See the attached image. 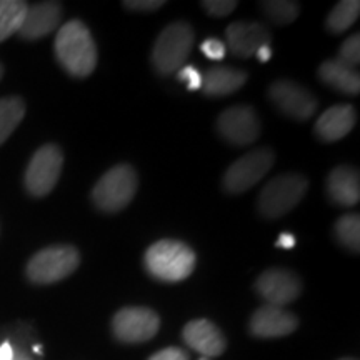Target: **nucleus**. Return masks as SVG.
I'll return each instance as SVG.
<instances>
[{"instance_id":"nucleus-1","label":"nucleus","mask_w":360,"mask_h":360,"mask_svg":"<svg viewBox=\"0 0 360 360\" xmlns=\"http://www.w3.org/2000/svg\"><path fill=\"white\" fill-rule=\"evenodd\" d=\"M56 56L74 77H89L97 65V45L82 20H69L56 37Z\"/></svg>"},{"instance_id":"nucleus-2","label":"nucleus","mask_w":360,"mask_h":360,"mask_svg":"<svg viewBox=\"0 0 360 360\" xmlns=\"http://www.w3.org/2000/svg\"><path fill=\"white\" fill-rule=\"evenodd\" d=\"M143 264L152 277L162 282H180L195 269V252L184 242L164 238L148 247Z\"/></svg>"},{"instance_id":"nucleus-3","label":"nucleus","mask_w":360,"mask_h":360,"mask_svg":"<svg viewBox=\"0 0 360 360\" xmlns=\"http://www.w3.org/2000/svg\"><path fill=\"white\" fill-rule=\"evenodd\" d=\"M193 47V30L187 22H174L162 30L152 51V64L162 75L180 70Z\"/></svg>"},{"instance_id":"nucleus-4","label":"nucleus","mask_w":360,"mask_h":360,"mask_svg":"<svg viewBox=\"0 0 360 360\" xmlns=\"http://www.w3.org/2000/svg\"><path fill=\"white\" fill-rule=\"evenodd\" d=\"M309 180L299 174H283L272 179L260 192L259 212L267 219H278L304 199L307 193Z\"/></svg>"},{"instance_id":"nucleus-5","label":"nucleus","mask_w":360,"mask_h":360,"mask_svg":"<svg viewBox=\"0 0 360 360\" xmlns=\"http://www.w3.org/2000/svg\"><path fill=\"white\" fill-rule=\"evenodd\" d=\"M137 186V174L130 165H115L94 187L92 200L103 212H119L134 199Z\"/></svg>"},{"instance_id":"nucleus-6","label":"nucleus","mask_w":360,"mask_h":360,"mask_svg":"<svg viewBox=\"0 0 360 360\" xmlns=\"http://www.w3.org/2000/svg\"><path fill=\"white\" fill-rule=\"evenodd\" d=\"M80 264L75 247L53 245L37 252L27 265V277L34 283H53L74 274Z\"/></svg>"},{"instance_id":"nucleus-7","label":"nucleus","mask_w":360,"mask_h":360,"mask_svg":"<svg viewBox=\"0 0 360 360\" xmlns=\"http://www.w3.org/2000/svg\"><path fill=\"white\" fill-rule=\"evenodd\" d=\"M276 154L267 147L252 150L233 162L224 175V188L229 193H242L260 182L272 169Z\"/></svg>"},{"instance_id":"nucleus-8","label":"nucleus","mask_w":360,"mask_h":360,"mask_svg":"<svg viewBox=\"0 0 360 360\" xmlns=\"http://www.w3.org/2000/svg\"><path fill=\"white\" fill-rule=\"evenodd\" d=\"M64 155L53 143L40 147L35 152L25 172V187L35 197H44L52 192L60 177Z\"/></svg>"},{"instance_id":"nucleus-9","label":"nucleus","mask_w":360,"mask_h":360,"mask_svg":"<svg viewBox=\"0 0 360 360\" xmlns=\"http://www.w3.org/2000/svg\"><path fill=\"white\" fill-rule=\"evenodd\" d=\"M160 319L147 307H125L114 315L112 330L120 342H147L159 332Z\"/></svg>"},{"instance_id":"nucleus-10","label":"nucleus","mask_w":360,"mask_h":360,"mask_svg":"<svg viewBox=\"0 0 360 360\" xmlns=\"http://www.w3.org/2000/svg\"><path fill=\"white\" fill-rule=\"evenodd\" d=\"M269 97L282 114L295 120H307L317 110V98L292 80H277L270 85Z\"/></svg>"},{"instance_id":"nucleus-11","label":"nucleus","mask_w":360,"mask_h":360,"mask_svg":"<svg viewBox=\"0 0 360 360\" xmlns=\"http://www.w3.org/2000/svg\"><path fill=\"white\" fill-rule=\"evenodd\" d=\"M217 130L227 142L244 147L257 141L260 135V122L250 105H236L219 115Z\"/></svg>"},{"instance_id":"nucleus-12","label":"nucleus","mask_w":360,"mask_h":360,"mask_svg":"<svg viewBox=\"0 0 360 360\" xmlns=\"http://www.w3.org/2000/svg\"><path fill=\"white\" fill-rule=\"evenodd\" d=\"M255 290L264 300H267V305L283 309L300 295L302 282L290 270L269 269L257 278Z\"/></svg>"},{"instance_id":"nucleus-13","label":"nucleus","mask_w":360,"mask_h":360,"mask_svg":"<svg viewBox=\"0 0 360 360\" xmlns=\"http://www.w3.org/2000/svg\"><path fill=\"white\" fill-rule=\"evenodd\" d=\"M227 44L233 56L249 58L255 56L260 47L270 45L272 35L260 22H233L225 30Z\"/></svg>"},{"instance_id":"nucleus-14","label":"nucleus","mask_w":360,"mask_h":360,"mask_svg":"<svg viewBox=\"0 0 360 360\" xmlns=\"http://www.w3.org/2000/svg\"><path fill=\"white\" fill-rule=\"evenodd\" d=\"M299 321L292 312L276 305H264L257 309L250 319V332L260 339H274L292 334Z\"/></svg>"},{"instance_id":"nucleus-15","label":"nucleus","mask_w":360,"mask_h":360,"mask_svg":"<svg viewBox=\"0 0 360 360\" xmlns=\"http://www.w3.org/2000/svg\"><path fill=\"white\" fill-rule=\"evenodd\" d=\"M184 340L188 347L204 355V357H217L225 350V337L220 328L207 319H197L188 322L182 332Z\"/></svg>"},{"instance_id":"nucleus-16","label":"nucleus","mask_w":360,"mask_h":360,"mask_svg":"<svg viewBox=\"0 0 360 360\" xmlns=\"http://www.w3.org/2000/svg\"><path fill=\"white\" fill-rule=\"evenodd\" d=\"M62 19V7L57 2H44L29 7L19 32L27 40H37L57 30Z\"/></svg>"},{"instance_id":"nucleus-17","label":"nucleus","mask_w":360,"mask_h":360,"mask_svg":"<svg viewBox=\"0 0 360 360\" xmlns=\"http://www.w3.org/2000/svg\"><path fill=\"white\" fill-rule=\"evenodd\" d=\"M357 122V112L349 103L327 109L315 122V134L323 142H335L350 134Z\"/></svg>"},{"instance_id":"nucleus-18","label":"nucleus","mask_w":360,"mask_h":360,"mask_svg":"<svg viewBox=\"0 0 360 360\" xmlns=\"http://www.w3.org/2000/svg\"><path fill=\"white\" fill-rule=\"evenodd\" d=\"M327 195L340 207H352L360 200L359 170L347 165L335 167L327 177Z\"/></svg>"},{"instance_id":"nucleus-19","label":"nucleus","mask_w":360,"mask_h":360,"mask_svg":"<svg viewBox=\"0 0 360 360\" xmlns=\"http://www.w3.org/2000/svg\"><path fill=\"white\" fill-rule=\"evenodd\" d=\"M247 82L244 70L232 69V67H214L202 75V90L205 96L222 97L237 92Z\"/></svg>"},{"instance_id":"nucleus-20","label":"nucleus","mask_w":360,"mask_h":360,"mask_svg":"<svg viewBox=\"0 0 360 360\" xmlns=\"http://www.w3.org/2000/svg\"><path fill=\"white\" fill-rule=\"evenodd\" d=\"M319 77L323 84L330 85L339 92L357 96L360 92V75L352 67L342 64L337 58L326 60L319 69Z\"/></svg>"},{"instance_id":"nucleus-21","label":"nucleus","mask_w":360,"mask_h":360,"mask_svg":"<svg viewBox=\"0 0 360 360\" xmlns=\"http://www.w3.org/2000/svg\"><path fill=\"white\" fill-rule=\"evenodd\" d=\"M27 8L20 0H0V42L19 32Z\"/></svg>"},{"instance_id":"nucleus-22","label":"nucleus","mask_w":360,"mask_h":360,"mask_svg":"<svg viewBox=\"0 0 360 360\" xmlns=\"http://www.w3.org/2000/svg\"><path fill=\"white\" fill-rule=\"evenodd\" d=\"M25 115V103L19 97L0 98V146L11 137Z\"/></svg>"},{"instance_id":"nucleus-23","label":"nucleus","mask_w":360,"mask_h":360,"mask_svg":"<svg viewBox=\"0 0 360 360\" xmlns=\"http://www.w3.org/2000/svg\"><path fill=\"white\" fill-rule=\"evenodd\" d=\"M360 2L357 0H342L332 8L327 17V29L332 34H342L349 30L359 19Z\"/></svg>"},{"instance_id":"nucleus-24","label":"nucleus","mask_w":360,"mask_h":360,"mask_svg":"<svg viewBox=\"0 0 360 360\" xmlns=\"http://www.w3.org/2000/svg\"><path fill=\"white\" fill-rule=\"evenodd\" d=\"M335 237L342 245L357 254L360 250V215L349 214L337 220Z\"/></svg>"},{"instance_id":"nucleus-25","label":"nucleus","mask_w":360,"mask_h":360,"mask_svg":"<svg viewBox=\"0 0 360 360\" xmlns=\"http://www.w3.org/2000/svg\"><path fill=\"white\" fill-rule=\"evenodd\" d=\"M260 8L267 15V19L277 25L292 24L300 13L299 4L290 2V0H269V2L260 4Z\"/></svg>"},{"instance_id":"nucleus-26","label":"nucleus","mask_w":360,"mask_h":360,"mask_svg":"<svg viewBox=\"0 0 360 360\" xmlns=\"http://www.w3.org/2000/svg\"><path fill=\"white\" fill-rule=\"evenodd\" d=\"M337 60L342 62V64L352 67V69H355V67L360 64V35L359 34L350 35V37L340 45L339 58H337Z\"/></svg>"},{"instance_id":"nucleus-27","label":"nucleus","mask_w":360,"mask_h":360,"mask_svg":"<svg viewBox=\"0 0 360 360\" xmlns=\"http://www.w3.org/2000/svg\"><path fill=\"white\" fill-rule=\"evenodd\" d=\"M202 6L212 17H227L236 11L238 4L236 0H205Z\"/></svg>"},{"instance_id":"nucleus-28","label":"nucleus","mask_w":360,"mask_h":360,"mask_svg":"<svg viewBox=\"0 0 360 360\" xmlns=\"http://www.w3.org/2000/svg\"><path fill=\"white\" fill-rule=\"evenodd\" d=\"M200 51L204 52V56L207 58H210V60H222L225 57V51H227V47H225L222 40L212 37L202 42Z\"/></svg>"},{"instance_id":"nucleus-29","label":"nucleus","mask_w":360,"mask_h":360,"mask_svg":"<svg viewBox=\"0 0 360 360\" xmlns=\"http://www.w3.org/2000/svg\"><path fill=\"white\" fill-rule=\"evenodd\" d=\"M177 77H179V80H186L188 90L202 89V74L195 69V67H192V65L182 67V69L179 70Z\"/></svg>"},{"instance_id":"nucleus-30","label":"nucleus","mask_w":360,"mask_h":360,"mask_svg":"<svg viewBox=\"0 0 360 360\" xmlns=\"http://www.w3.org/2000/svg\"><path fill=\"white\" fill-rule=\"evenodd\" d=\"M164 0H125L124 7L129 11H137V12H152L157 8L164 7Z\"/></svg>"},{"instance_id":"nucleus-31","label":"nucleus","mask_w":360,"mask_h":360,"mask_svg":"<svg viewBox=\"0 0 360 360\" xmlns=\"http://www.w3.org/2000/svg\"><path fill=\"white\" fill-rule=\"evenodd\" d=\"M148 360H188V354L182 349L169 347L154 354Z\"/></svg>"},{"instance_id":"nucleus-32","label":"nucleus","mask_w":360,"mask_h":360,"mask_svg":"<svg viewBox=\"0 0 360 360\" xmlns=\"http://www.w3.org/2000/svg\"><path fill=\"white\" fill-rule=\"evenodd\" d=\"M295 242V237L292 236V233L283 232L281 233V237L277 238V247H281V249H294Z\"/></svg>"},{"instance_id":"nucleus-33","label":"nucleus","mask_w":360,"mask_h":360,"mask_svg":"<svg viewBox=\"0 0 360 360\" xmlns=\"http://www.w3.org/2000/svg\"><path fill=\"white\" fill-rule=\"evenodd\" d=\"M0 360H13V347L8 342L0 345Z\"/></svg>"},{"instance_id":"nucleus-34","label":"nucleus","mask_w":360,"mask_h":360,"mask_svg":"<svg viewBox=\"0 0 360 360\" xmlns=\"http://www.w3.org/2000/svg\"><path fill=\"white\" fill-rule=\"evenodd\" d=\"M255 56H257L260 62H269L270 57H272V49H270V45H264V47L259 49Z\"/></svg>"},{"instance_id":"nucleus-35","label":"nucleus","mask_w":360,"mask_h":360,"mask_svg":"<svg viewBox=\"0 0 360 360\" xmlns=\"http://www.w3.org/2000/svg\"><path fill=\"white\" fill-rule=\"evenodd\" d=\"M13 360H32L29 355L20 352V350H13Z\"/></svg>"},{"instance_id":"nucleus-36","label":"nucleus","mask_w":360,"mask_h":360,"mask_svg":"<svg viewBox=\"0 0 360 360\" xmlns=\"http://www.w3.org/2000/svg\"><path fill=\"white\" fill-rule=\"evenodd\" d=\"M34 350H35V352H37V354H40V352H42V347H40V345H35Z\"/></svg>"},{"instance_id":"nucleus-37","label":"nucleus","mask_w":360,"mask_h":360,"mask_svg":"<svg viewBox=\"0 0 360 360\" xmlns=\"http://www.w3.org/2000/svg\"><path fill=\"white\" fill-rule=\"evenodd\" d=\"M2 74H4V69H2V65H0V79H2Z\"/></svg>"},{"instance_id":"nucleus-38","label":"nucleus","mask_w":360,"mask_h":360,"mask_svg":"<svg viewBox=\"0 0 360 360\" xmlns=\"http://www.w3.org/2000/svg\"><path fill=\"white\" fill-rule=\"evenodd\" d=\"M340 360H354V359H340Z\"/></svg>"},{"instance_id":"nucleus-39","label":"nucleus","mask_w":360,"mask_h":360,"mask_svg":"<svg viewBox=\"0 0 360 360\" xmlns=\"http://www.w3.org/2000/svg\"><path fill=\"white\" fill-rule=\"evenodd\" d=\"M200 360H207V359H205V357H202V359H200Z\"/></svg>"}]
</instances>
